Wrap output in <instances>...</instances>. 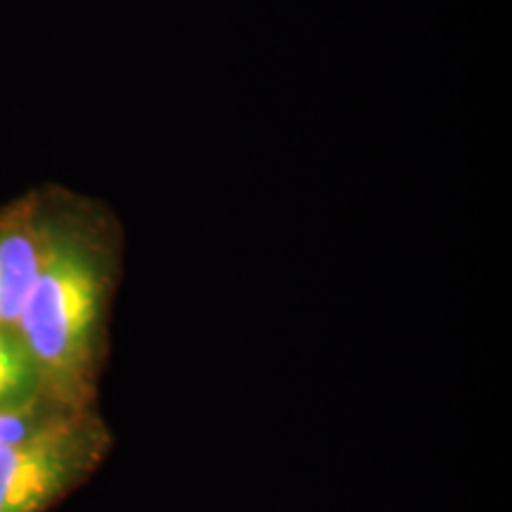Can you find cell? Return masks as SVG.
Returning a JSON list of instances; mask_svg holds the SVG:
<instances>
[{
	"instance_id": "cell-1",
	"label": "cell",
	"mask_w": 512,
	"mask_h": 512,
	"mask_svg": "<svg viewBox=\"0 0 512 512\" xmlns=\"http://www.w3.org/2000/svg\"><path fill=\"white\" fill-rule=\"evenodd\" d=\"M119 266L117 221L100 209H67L19 313L15 330L43 392L67 411L95 408Z\"/></svg>"
},
{
	"instance_id": "cell-2",
	"label": "cell",
	"mask_w": 512,
	"mask_h": 512,
	"mask_svg": "<svg viewBox=\"0 0 512 512\" xmlns=\"http://www.w3.org/2000/svg\"><path fill=\"white\" fill-rule=\"evenodd\" d=\"M112 432L95 408L64 411L0 448V512H46L107 458Z\"/></svg>"
},
{
	"instance_id": "cell-3",
	"label": "cell",
	"mask_w": 512,
	"mask_h": 512,
	"mask_svg": "<svg viewBox=\"0 0 512 512\" xmlns=\"http://www.w3.org/2000/svg\"><path fill=\"white\" fill-rule=\"evenodd\" d=\"M67 207L24 195L0 211V328H15Z\"/></svg>"
},
{
	"instance_id": "cell-4",
	"label": "cell",
	"mask_w": 512,
	"mask_h": 512,
	"mask_svg": "<svg viewBox=\"0 0 512 512\" xmlns=\"http://www.w3.org/2000/svg\"><path fill=\"white\" fill-rule=\"evenodd\" d=\"M43 396L41 375L19 332L0 328V408L24 406Z\"/></svg>"
},
{
	"instance_id": "cell-5",
	"label": "cell",
	"mask_w": 512,
	"mask_h": 512,
	"mask_svg": "<svg viewBox=\"0 0 512 512\" xmlns=\"http://www.w3.org/2000/svg\"><path fill=\"white\" fill-rule=\"evenodd\" d=\"M67 411V408L57 406L50 399H36L24 406H8L0 408V448L15 444V441L29 437L31 432H36L38 427H43L50 422L55 415Z\"/></svg>"
}]
</instances>
